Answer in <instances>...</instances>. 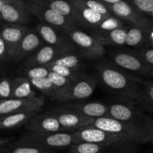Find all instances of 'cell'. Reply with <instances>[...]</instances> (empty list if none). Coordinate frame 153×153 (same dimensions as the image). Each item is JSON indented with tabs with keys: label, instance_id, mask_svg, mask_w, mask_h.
Listing matches in <instances>:
<instances>
[{
	"label": "cell",
	"instance_id": "cell-1",
	"mask_svg": "<svg viewBox=\"0 0 153 153\" xmlns=\"http://www.w3.org/2000/svg\"><path fill=\"white\" fill-rule=\"evenodd\" d=\"M95 69L97 79L108 91L120 99L140 104L143 93L142 78L131 75L111 62L99 63Z\"/></svg>",
	"mask_w": 153,
	"mask_h": 153
},
{
	"label": "cell",
	"instance_id": "cell-2",
	"mask_svg": "<svg viewBox=\"0 0 153 153\" xmlns=\"http://www.w3.org/2000/svg\"><path fill=\"white\" fill-rule=\"evenodd\" d=\"M73 134L76 143L81 142L102 143L116 148L123 153H136L138 149L137 143L92 126L82 127L73 131Z\"/></svg>",
	"mask_w": 153,
	"mask_h": 153
},
{
	"label": "cell",
	"instance_id": "cell-3",
	"mask_svg": "<svg viewBox=\"0 0 153 153\" xmlns=\"http://www.w3.org/2000/svg\"><path fill=\"white\" fill-rule=\"evenodd\" d=\"M76 143L73 132L38 133L28 131L12 144L15 146H29L42 149L56 150L70 148Z\"/></svg>",
	"mask_w": 153,
	"mask_h": 153
},
{
	"label": "cell",
	"instance_id": "cell-4",
	"mask_svg": "<svg viewBox=\"0 0 153 153\" xmlns=\"http://www.w3.org/2000/svg\"><path fill=\"white\" fill-rule=\"evenodd\" d=\"M108 114L110 117L153 134V119L140 111L131 102L122 99L115 100L108 105Z\"/></svg>",
	"mask_w": 153,
	"mask_h": 153
},
{
	"label": "cell",
	"instance_id": "cell-5",
	"mask_svg": "<svg viewBox=\"0 0 153 153\" xmlns=\"http://www.w3.org/2000/svg\"><path fill=\"white\" fill-rule=\"evenodd\" d=\"M92 126L117 134L137 144L150 143L152 134L129 123L121 122L110 117L96 119Z\"/></svg>",
	"mask_w": 153,
	"mask_h": 153
},
{
	"label": "cell",
	"instance_id": "cell-6",
	"mask_svg": "<svg viewBox=\"0 0 153 153\" xmlns=\"http://www.w3.org/2000/svg\"><path fill=\"white\" fill-rule=\"evenodd\" d=\"M26 4L31 14L40 19L41 22L56 27L67 33L79 28V25L73 20L52 10L46 0H28Z\"/></svg>",
	"mask_w": 153,
	"mask_h": 153
},
{
	"label": "cell",
	"instance_id": "cell-7",
	"mask_svg": "<svg viewBox=\"0 0 153 153\" xmlns=\"http://www.w3.org/2000/svg\"><path fill=\"white\" fill-rule=\"evenodd\" d=\"M67 34L85 58L90 60L98 59L106 53L105 44L94 34H88L79 28L68 31Z\"/></svg>",
	"mask_w": 153,
	"mask_h": 153
},
{
	"label": "cell",
	"instance_id": "cell-8",
	"mask_svg": "<svg viewBox=\"0 0 153 153\" xmlns=\"http://www.w3.org/2000/svg\"><path fill=\"white\" fill-rule=\"evenodd\" d=\"M114 16L128 22L131 25L140 27L149 32L153 25V19L137 10L127 0H122L114 4L107 5Z\"/></svg>",
	"mask_w": 153,
	"mask_h": 153
},
{
	"label": "cell",
	"instance_id": "cell-9",
	"mask_svg": "<svg viewBox=\"0 0 153 153\" xmlns=\"http://www.w3.org/2000/svg\"><path fill=\"white\" fill-rule=\"evenodd\" d=\"M97 86V80L91 76H83L73 82L66 91L57 96L53 100L67 102L71 101H82L91 97Z\"/></svg>",
	"mask_w": 153,
	"mask_h": 153
},
{
	"label": "cell",
	"instance_id": "cell-10",
	"mask_svg": "<svg viewBox=\"0 0 153 153\" xmlns=\"http://www.w3.org/2000/svg\"><path fill=\"white\" fill-rule=\"evenodd\" d=\"M111 61L120 68L152 78L150 70L137 52L114 51L109 54Z\"/></svg>",
	"mask_w": 153,
	"mask_h": 153
},
{
	"label": "cell",
	"instance_id": "cell-11",
	"mask_svg": "<svg viewBox=\"0 0 153 153\" xmlns=\"http://www.w3.org/2000/svg\"><path fill=\"white\" fill-rule=\"evenodd\" d=\"M44 105V97H28L25 99H9L0 100V117L19 112H39Z\"/></svg>",
	"mask_w": 153,
	"mask_h": 153
},
{
	"label": "cell",
	"instance_id": "cell-12",
	"mask_svg": "<svg viewBox=\"0 0 153 153\" xmlns=\"http://www.w3.org/2000/svg\"><path fill=\"white\" fill-rule=\"evenodd\" d=\"M36 31L47 45L62 48L73 52L76 50V45L72 41L68 34L60 28L40 22L37 25Z\"/></svg>",
	"mask_w": 153,
	"mask_h": 153
},
{
	"label": "cell",
	"instance_id": "cell-13",
	"mask_svg": "<svg viewBox=\"0 0 153 153\" xmlns=\"http://www.w3.org/2000/svg\"><path fill=\"white\" fill-rule=\"evenodd\" d=\"M50 112L58 118L61 126L67 132H73L82 127L92 126L96 120L64 108L62 106L52 109Z\"/></svg>",
	"mask_w": 153,
	"mask_h": 153
},
{
	"label": "cell",
	"instance_id": "cell-14",
	"mask_svg": "<svg viewBox=\"0 0 153 153\" xmlns=\"http://www.w3.org/2000/svg\"><path fill=\"white\" fill-rule=\"evenodd\" d=\"M73 52L67 49L51 45L43 46L35 53L28 58L25 63V68L37 66H46L56 61L58 58Z\"/></svg>",
	"mask_w": 153,
	"mask_h": 153
},
{
	"label": "cell",
	"instance_id": "cell-15",
	"mask_svg": "<svg viewBox=\"0 0 153 153\" xmlns=\"http://www.w3.org/2000/svg\"><path fill=\"white\" fill-rule=\"evenodd\" d=\"M25 129L28 131L38 133L65 132L58 118L50 111L34 116L26 124Z\"/></svg>",
	"mask_w": 153,
	"mask_h": 153
},
{
	"label": "cell",
	"instance_id": "cell-16",
	"mask_svg": "<svg viewBox=\"0 0 153 153\" xmlns=\"http://www.w3.org/2000/svg\"><path fill=\"white\" fill-rule=\"evenodd\" d=\"M1 18L7 24L23 25L31 20V13L28 8L16 5L9 0H0Z\"/></svg>",
	"mask_w": 153,
	"mask_h": 153
},
{
	"label": "cell",
	"instance_id": "cell-17",
	"mask_svg": "<svg viewBox=\"0 0 153 153\" xmlns=\"http://www.w3.org/2000/svg\"><path fill=\"white\" fill-rule=\"evenodd\" d=\"M63 108L73 111L88 117L98 119L100 117H109L108 105L97 101L76 102L63 105Z\"/></svg>",
	"mask_w": 153,
	"mask_h": 153
},
{
	"label": "cell",
	"instance_id": "cell-18",
	"mask_svg": "<svg viewBox=\"0 0 153 153\" xmlns=\"http://www.w3.org/2000/svg\"><path fill=\"white\" fill-rule=\"evenodd\" d=\"M30 28L23 25L3 24L1 30V37L4 40L10 51L11 61L13 60L15 52Z\"/></svg>",
	"mask_w": 153,
	"mask_h": 153
},
{
	"label": "cell",
	"instance_id": "cell-19",
	"mask_svg": "<svg viewBox=\"0 0 153 153\" xmlns=\"http://www.w3.org/2000/svg\"><path fill=\"white\" fill-rule=\"evenodd\" d=\"M44 41L36 30L30 29L19 43L15 52L13 61H20L30 57L42 47Z\"/></svg>",
	"mask_w": 153,
	"mask_h": 153
},
{
	"label": "cell",
	"instance_id": "cell-20",
	"mask_svg": "<svg viewBox=\"0 0 153 153\" xmlns=\"http://www.w3.org/2000/svg\"><path fill=\"white\" fill-rule=\"evenodd\" d=\"M75 6L77 12V22L79 25L97 30L99 25L107 16L94 11L76 2L75 0H69Z\"/></svg>",
	"mask_w": 153,
	"mask_h": 153
},
{
	"label": "cell",
	"instance_id": "cell-21",
	"mask_svg": "<svg viewBox=\"0 0 153 153\" xmlns=\"http://www.w3.org/2000/svg\"><path fill=\"white\" fill-rule=\"evenodd\" d=\"M38 112L27 111L10 114L0 117V128L1 130L15 129L27 124Z\"/></svg>",
	"mask_w": 153,
	"mask_h": 153
},
{
	"label": "cell",
	"instance_id": "cell-22",
	"mask_svg": "<svg viewBox=\"0 0 153 153\" xmlns=\"http://www.w3.org/2000/svg\"><path fill=\"white\" fill-rule=\"evenodd\" d=\"M69 151L70 153H123L111 146L87 142L75 143L69 148Z\"/></svg>",
	"mask_w": 153,
	"mask_h": 153
},
{
	"label": "cell",
	"instance_id": "cell-23",
	"mask_svg": "<svg viewBox=\"0 0 153 153\" xmlns=\"http://www.w3.org/2000/svg\"><path fill=\"white\" fill-rule=\"evenodd\" d=\"M128 28H120L109 31H95L94 35L97 36L105 45L124 46L126 45Z\"/></svg>",
	"mask_w": 153,
	"mask_h": 153
},
{
	"label": "cell",
	"instance_id": "cell-24",
	"mask_svg": "<svg viewBox=\"0 0 153 153\" xmlns=\"http://www.w3.org/2000/svg\"><path fill=\"white\" fill-rule=\"evenodd\" d=\"M148 31L140 27L131 25L128 28L126 45L130 47L141 48L148 46Z\"/></svg>",
	"mask_w": 153,
	"mask_h": 153
},
{
	"label": "cell",
	"instance_id": "cell-25",
	"mask_svg": "<svg viewBox=\"0 0 153 153\" xmlns=\"http://www.w3.org/2000/svg\"><path fill=\"white\" fill-rule=\"evenodd\" d=\"M35 97L31 81L27 77H16L13 79L12 99H25Z\"/></svg>",
	"mask_w": 153,
	"mask_h": 153
},
{
	"label": "cell",
	"instance_id": "cell-26",
	"mask_svg": "<svg viewBox=\"0 0 153 153\" xmlns=\"http://www.w3.org/2000/svg\"><path fill=\"white\" fill-rule=\"evenodd\" d=\"M46 1L48 5L52 10L65 17L69 18L78 24L76 9L69 0H46Z\"/></svg>",
	"mask_w": 153,
	"mask_h": 153
},
{
	"label": "cell",
	"instance_id": "cell-27",
	"mask_svg": "<svg viewBox=\"0 0 153 153\" xmlns=\"http://www.w3.org/2000/svg\"><path fill=\"white\" fill-rule=\"evenodd\" d=\"M30 81L34 88L41 91L45 95L50 97L52 100H53L59 94V91L55 88V85L48 77L43 78V79H30Z\"/></svg>",
	"mask_w": 153,
	"mask_h": 153
},
{
	"label": "cell",
	"instance_id": "cell-28",
	"mask_svg": "<svg viewBox=\"0 0 153 153\" xmlns=\"http://www.w3.org/2000/svg\"><path fill=\"white\" fill-rule=\"evenodd\" d=\"M140 106L143 110L153 114V82L152 81H145L143 82V93H142L141 100L140 102Z\"/></svg>",
	"mask_w": 153,
	"mask_h": 153
},
{
	"label": "cell",
	"instance_id": "cell-29",
	"mask_svg": "<svg viewBox=\"0 0 153 153\" xmlns=\"http://www.w3.org/2000/svg\"><path fill=\"white\" fill-rule=\"evenodd\" d=\"M0 153H56L55 150L42 149L29 146H15L11 144L5 148H1Z\"/></svg>",
	"mask_w": 153,
	"mask_h": 153
},
{
	"label": "cell",
	"instance_id": "cell-30",
	"mask_svg": "<svg viewBox=\"0 0 153 153\" xmlns=\"http://www.w3.org/2000/svg\"><path fill=\"white\" fill-rule=\"evenodd\" d=\"M47 65H60L69 67V68L80 70V67H82V61L79 55H76L74 54V52H73V53L68 54V55L58 58L56 61H53Z\"/></svg>",
	"mask_w": 153,
	"mask_h": 153
},
{
	"label": "cell",
	"instance_id": "cell-31",
	"mask_svg": "<svg viewBox=\"0 0 153 153\" xmlns=\"http://www.w3.org/2000/svg\"><path fill=\"white\" fill-rule=\"evenodd\" d=\"M46 67H47L50 70V71L55 72V73H58V74L61 75L64 77L70 79L73 82H75L84 75L81 73L80 70L69 68V67H64V66L46 65Z\"/></svg>",
	"mask_w": 153,
	"mask_h": 153
},
{
	"label": "cell",
	"instance_id": "cell-32",
	"mask_svg": "<svg viewBox=\"0 0 153 153\" xmlns=\"http://www.w3.org/2000/svg\"><path fill=\"white\" fill-rule=\"evenodd\" d=\"M75 1L82 5L91 9L97 13H101L105 16H113L108 6L99 0H75Z\"/></svg>",
	"mask_w": 153,
	"mask_h": 153
},
{
	"label": "cell",
	"instance_id": "cell-33",
	"mask_svg": "<svg viewBox=\"0 0 153 153\" xmlns=\"http://www.w3.org/2000/svg\"><path fill=\"white\" fill-rule=\"evenodd\" d=\"M48 78H49L51 80V82L53 83V85H55V88L59 91V94L57 96L60 95L61 94L64 93V91H67V90L71 86L72 84L73 83V81H71L70 79H67V78L66 77H64V76H61V75L55 73V72L50 71L49 76H48Z\"/></svg>",
	"mask_w": 153,
	"mask_h": 153
},
{
	"label": "cell",
	"instance_id": "cell-34",
	"mask_svg": "<svg viewBox=\"0 0 153 153\" xmlns=\"http://www.w3.org/2000/svg\"><path fill=\"white\" fill-rule=\"evenodd\" d=\"M123 27V22L122 19H119L115 16H107L102 22L100 23L99 27L95 31H109L112 30Z\"/></svg>",
	"mask_w": 153,
	"mask_h": 153
},
{
	"label": "cell",
	"instance_id": "cell-35",
	"mask_svg": "<svg viewBox=\"0 0 153 153\" xmlns=\"http://www.w3.org/2000/svg\"><path fill=\"white\" fill-rule=\"evenodd\" d=\"M24 73L26 77L29 79H43V78L48 77L50 73V70L46 66H37V67L25 68Z\"/></svg>",
	"mask_w": 153,
	"mask_h": 153
},
{
	"label": "cell",
	"instance_id": "cell-36",
	"mask_svg": "<svg viewBox=\"0 0 153 153\" xmlns=\"http://www.w3.org/2000/svg\"><path fill=\"white\" fill-rule=\"evenodd\" d=\"M13 96V79L3 76L0 82V97L1 100L12 99Z\"/></svg>",
	"mask_w": 153,
	"mask_h": 153
},
{
	"label": "cell",
	"instance_id": "cell-37",
	"mask_svg": "<svg viewBox=\"0 0 153 153\" xmlns=\"http://www.w3.org/2000/svg\"><path fill=\"white\" fill-rule=\"evenodd\" d=\"M137 52L141 57L149 70H150L151 76L153 78V47L149 46H144L141 48H139Z\"/></svg>",
	"mask_w": 153,
	"mask_h": 153
},
{
	"label": "cell",
	"instance_id": "cell-38",
	"mask_svg": "<svg viewBox=\"0 0 153 153\" xmlns=\"http://www.w3.org/2000/svg\"><path fill=\"white\" fill-rule=\"evenodd\" d=\"M134 7L149 16L153 14V0H127Z\"/></svg>",
	"mask_w": 153,
	"mask_h": 153
},
{
	"label": "cell",
	"instance_id": "cell-39",
	"mask_svg": "<svg viewBox=\"0 0 153 153\" xmlns=\"http://www.w3.org/2000/svg\"><path fill=\"white\" fill-rule=\"evenodd\" d=\"M0 58L1 61H11L10 51L5 42L0 37Z\"/></svg>",
	"mask_w": 153,
	"mask_h": 153
},
{
	"label": "cell",
	"instance_id": "cell-40",
	"mask_svg": "<svg viewBox=\"0 0 153 153\" xmlns=\"http://www.w3.org/2000/svg\"><path fill=\"white\" fill-rule=\"evenodd\" d=\"M12 143L11 140L8 137H1L0 140V149L1 148H5L10 146Z\"/></svg>",
	"mask_w": 153,
	"mask_h": 153
},
{
	"label": "cell",
	"instance_id": "cell-41",
	"mask_svg": "<svg viewBox=\"0 0 153 153\" xmlns=\"http://www.w3.org/2000/svg\"><path fill=\"white\" fill-rule=\"evenodd\" d=\"M9 1L14 3V4H16V5H19L20 6V7H25V8H28V7H27L26 1H25V0H9Z\"/></svg>",
	"mask_w": 153,
	"mask_h": 153
},
{
	"label": "cell",
	"instance_id": "cell-42",
	"mask_svg": "<svg viewBox=\"0 0 153 153\" xmlns=\"http://www.w3.org/2000/svg\"><path fill=\"white\" fill-rule=\"evenodd\" d=\"M148 40H149V44L148 46H152L153 47V25L150 31L148 32Z\"/></svg>",
	"mask_w": 153,
	"mask_h": 153
},
{
	"label": "cell",
	"instance_id": "cell-43",
	"mask_svg": "<svg viewBox=\"0 0 153 153\" xmlns=\"http://www.w3.org/2000/svg\"><path fill=\"white\" fill-rule=\"evenodd\" d=\"M101 2L104 3L106 5H109V4H116V3L119 2V1H122V0H99Z\"/></svg>",
	"mask_w": 153,
	"mask_h": 153
},
{
	"label": "cell",
	"instance_id": "cell-44",
	"mask_svg": "<svg viewBox=\"0 0 153 153\" xmlns=\"http://www.w3.org/2000/svg\"><path fill=\"white\" fill-rule=\"evenodd\" d=\"M150 143H153V134H152V137H151V141H150Z\"/></svg>",
	"mask_w": 153,
	"mask_h": 153
},
{
	"label": "cell",
	"instance_id": "cell-45",
	"mask_svg": "<svg viewBox=\"0 0 153 153\" xmlns=\"http://www.w3.org/2000/svg\"></svg>",
	"mask_w": 153,
	"mask_h": 153
}]
</instances>
